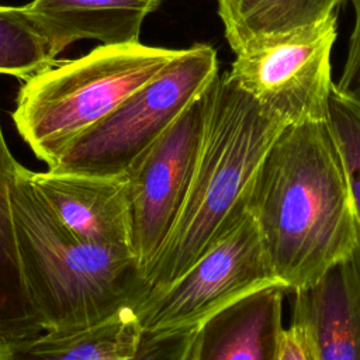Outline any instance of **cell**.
Wrapping results in <instances>:
<instances>
[{
    "instance_id": "6da1fadb",
    "label": "cell",
    "mask_w": 360,
    "mask_h": 360,
    "mask_svg": "<svg viewBox=\"0 0 360 360\" xmlns=\"http://www.w3.org/2000/svg\"><path fill=\"white\" fill-rule=\"evenodd\" d=\"M243 205L257 224L274 276L291 292L318 283L360 239L326 122L287 125L257 167Z\"/></svg>"
},
{
    "instance_id": "7a4b0ae2",
    "label": "cell",
    "mask_w": 360,
    "mask_h": 360,
    "mask_svg": "<svg viewBox=\"0 0 360 360\" xmlns=\"http://www.w3.org/2000/svg\"><path fill=\"white\" fill-rule=\"evenodd\" d=\"M20 165L11 207L25 287L45 332L77 330L136 309L152 284L129 246L75 236L48 210Z\"/></svg>"
},
{
    "instance_id": "3957f363",
    "label": "cell",
    "mask_w": 360,
    "mask_h": 360,
    "mask_svg": "<svg viewBox=\"0 0 360 360\" xmlns=\"http://www.w3.org/2000/svg\"><path fill=\"white\" fill-rule=\"evenodd\" d=\"M287 124L229 75L205 89L201 149L181 214L149 267L152 290L180 277L245 210V195L264 155Z\"/></svg>"
},
{
    "instance_id": "277c9868",
    "label": "cell",
    "mask_w": 360,
    "mask_h": 360,
    "mask_svg": "<svg viewBox=\"0 0 360 360\" xmlns=\"http://www.w3.org/2000/svg\"><path fill=\"white\" fill-rule=\"evenodd\" d=\"M179 52L141 42L101 44L25 80L11 120L49 169L82 134L153 79Z\"/></svg>"
},
{
    "instance_id": "5b68a950",
    "label": "cell",
    "mask_w": 360,
    "mask_h": 360,
    "mask_svg": "<svg viewBox=\"0 0 360 360\" xmlns=\"http://www.w3.org/2000/svg\"><path fill=\"white\" fill-rule=\"evenodd\" d=\"M217 75L218 58L212 46L194 44L180 49L153 79L82 134L48 170L105 177L125 174Z\"/></svg>"
},
{
    "instance_id": "8992f818",
    "label": "cell",
    "mask_w": 360,
    "mask_h": 360,
    "mask_svg": "<svg viewBox=\"0 0 360 360\" xmlns=\"http://www.w3.org/2000/svg\"><path fill=\"white\" fill-rule=\"evenodd\" d=\"M336 21L338 15L332 13L288 32L253 37L233 51L229 75L287 125L326 122Z\"/></svg>"
},
{
    "instance_id": "52a82bcc",
    "label": "cell",
    "mask_w": 360,
    "mask_h": 360,
    "mask_svg": "<svg viewBox=\"0 0 360 360\" xmlns=\"http://www.w3.org/2000/svg\"><path fill=\"white\" fill-rule=\"evenodd\" d=\"M270 285L281 284L257 224L245 208L180 277L152 290L135 314L143 330L198 326L233 301Z\"/></svg>"
},
{
    "instance_id": "ba28073f",
    "label": "cell",
    "mask_w": 360,
    "mask_h": 360,
    "mask_svg": "<svg viewBox=\"0 0 360 360\" xmlns=\"http://www.w3.org/2000/svg\"><path fill=\"white\" fill-rule=\"evenodd\" d=\"M205 120V91L146 148L125 172L131 248L148 273L187 200Z\"/></svg>"
},
{
    "instance_id": "9c48e42d",
    "label": "cell",
    "mask_w": 360,
    "mask_h": 360,
    "mask_svg": "<svg viewBox=\"0 0 360 360\" xmlns=\"http://www.w3.org/2000/svg\"><path fill=\"white\" fill-rule=\"evenodd\" d=\"M28 176L48 210L75 236L96 245L131 248L125 174L105 177L30 170Z\"/></svg>"
},
{
    "instance_id": "30bf717a",
    "label": "cell",
    "mask_w": 360,
    "mask_h": 360,
    "mask_svg": "<svg viewBox=\"0 0 360 360\" xmlns=\"http://www.w3.org/2000/svg\"><path fill=\"white\" fill-rule=\"evenodd\" d=\"M287 290H256L198 325L190 360H280Z\"/></svg>"
},
{
    "instance_id": "8fae6325",
    "label": "cell",
    "mask_w": 360,
    "mask_h": 360,
    "mask_svg": "<svg viewBox=\"0 0 360 360\" xmlns=\"http://www.w3.org/2000/svg\"><path fill=\"white\" fill-rule=\"evenodd\" d=\"M292 321L308 329L318 360H360V239L318 283L294 292Z\"/></svg>"
},
{
    "instance_id": "7c38bea8",
    "label": "cell",
    "mask_w": 360,
    "mask_h": 360,
    "mask_svg": "<svg viewBox=\"0 0 360 360\" xmlns=\"http://www.w3.org/2000/svg\"><path fill=\"white\" fill-rule=\"evenodd\" d=\"M162 0H32L22 10L58 56L70 44L96 39L104 45L139 42L145 18Z\"/></svg>"
},
{
    "instance_id": "4fadbf2b",
    "label": "cell",
    "mask_w": 360,
    "mask_h": 360,
    "mask_svg": "<svg viewBox=\"0 0 360 360\" xmlns=\"http://www.w3.org/2000/svg\"><path fill=\"white\" fill-rule=\"evenodd\" d=\"M143 338L134 309L77 330L42 332L34 338L0 343V360H127Z\"/></svg>"
},
{
    "instance_id": "5bb4252c",
    "label": "cell",
    "mask_w": 360,
    "mask_h": 360,
    "mask_svg": "<svg viewBox=\"0 0 360 360\" xmlns=\"http://www.w3.org/2000/svg\"><path fill=\"white\" fill-rule=\"evenodd\" d=\"M20 165L8 149L0 124V343L44 332L25 287L13 217L10 190Z\"/></svg>"
},
{
    "instance_id": "9a60e30c",
    "label": "cell",
    "mask_w": 360,
    "mask_h": 360,
    "mask_svg": "<svg viewBox=\"0 0 360 360\" xmlns=\"http://www.w3.org/2000/svg\"><path fill=\"white\" fill-rule=\"evenodd\" d=\"M346 0H217L225 38L235 51L264 34L288 32L336 13Z\"/></svg>"
},
{
    "instance_id": "2e32d148",
    "label": "cell",
    "mask_w": 360,
    "mask_h": 360,
    "mask_svg": "<svg viewBox=\"0 0 360 360\" xmlns=\"http://www.w3.org/2000/svg\"><path fill=\"white\" fill-rule=\"evenodd\" d=\"M56 62L46 38L22 6H0V73L25 82Z\"/></svg>"
},
{
    "instance_id": "e0dca14e",
    "label": "cell",
    "mask_w": 360,
    "mask_h": 360,
    "mask_svg": "<svg viewBox=\"0 0 360 360\" xmlns=\"http://www.w3.org/2000/svg\"><path fill=\"white\" fill-rule=\"evenodd\" d=\"M326 124L338 146L360 225V103L340 94L335 84Z\"/></svg>"
},
{
    "instance_id": "ac0fdd59",
    "label": "cell",
    "mask_w": 360,
    "mask_h": 360,
    "mask_svg": "<svg viewBox=\"0 0 360 360\" xmlns=\"http://www.w3.org/2000/svg\"><path fill=\"white\" fill-rule=\"evenodd\" d=\"M354 7V28L349 41L347 58L343 66V72L336 90L360 103V0H350Z\"/></svg>"
},
{
    "instance_id": "d6986e66",
    "label": "cell",
    "mask_w": 360,
    "mask_h": 360,
    "mask_svg": "<svg viewBox=\"0 0 360 360\" xmlns=\"http://www.w3.org/2000/svg\"><path fill=\"white\" fill-rule=\"evenodd\" d=\"M280 360H318L314 340L301 322L292 321L284 329Z\"/></svg>"
}]
</instances>
